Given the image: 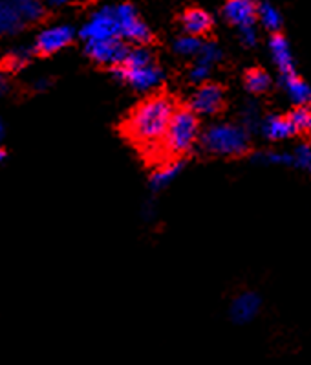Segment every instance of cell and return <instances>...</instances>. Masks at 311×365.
Returning a JSON list of instances; mask_svg holds the SVG:
<instances>
[{"instance_id":"9c48e42d","label":"cell","mask_w":311,"mask_h":365,"mask_svg":"<svg viewBox=\"0 0 311 365\" xmlns=\"http://www.w3.org/2000/svg\"><path fill=\"white\" fill-rule=\"evenodd\" d=\"M73 37H75V34H73V28L70 26L48 28V30L38 34L33 50L38 56H53L59 50L68 46L73 41Z\"/></svg>"},{"instance_id":"7402d4cb","label":"cell","mask_w":311,"mask_h":365,"mask_svg":"<svg viewBox=\"0 0 311 365\" xmlns=\"http://www.w3.org/2000/svg\"><path fill=\"white\" fill-rule=\"evenodd\" d=\"M35 53V50H28V48H21V50H13L9 56H6V59L2 61V68L6 70H19L24 65H28V61L31 59V56Z\"/></svg>"},{"instance_id":"83f0119b","label":"cell","mask_w":311,"mask_h":365,"mask_svg":"<svg viewBox=\"0 0 311 365\" xmlns=\"http://www.w3.org/2000/svg\"><path fill=\"white\" fill-rule=\"evenodd\" d=\"M211 68H213V66H207V65H201V63H196V65L191 68V72H189V78H191L192 83L207 81V78H209V73H211Z\"/></svg>"},{"instance_id":"4dcf8cb0","label":"cell","mask_w":311,"mask_h":365,"mask_svg":"<svg viewBox=\"0 0 311 365\" xmlns=\"http://www.w3.org/2000/svg\"><path fill=\"white\" fill-rule=\"evenodd\" d=\"M6 160V150L4 149H0V165H2V162Z\"/></svg>"},{"instance_id":"44dd1931","label":"cell","mask_w":311,"mask_h":365,"mask_svg":"<svg viewBox=\"0 0 311 365\" xmlns=\"http://www.w3.org/2000/svg\"><path fill=\"white\" fill-rule=\"evenodd\" d=\"M201 44L204 43L200 41V37H194V35L179 37L174 43V52L184 57H196L198 52L201 50Z\"/></svg>"},{"instance_id":"1f68e13d","label":"cell","mask_w":311,"mask_h":365,"mask_svg":"<svg viewBox=\"0 0 311 365\" xmlns=\"http://www.w3.org/2000/svg\"><path fill=\"white\" fill-rule=\"evenodd\" d=\"M51 4H64V2H68V0H48Z\"/></svg>"},{"instance_id":"8992f818","label":"cell","mask_w":311,"mask_h":365,"mask_svg":"<svg viewBox=\"0 0 311 365\" xmlns=\"http://www.w3.org/2000/svg\"><path fill=\"white\" fill-rule=\"evenodd\" d=\"M128 52V46L121 41V37H110V39L90 41L86 43V56L97 65L115 66L123 63L125 56Z\"/></svg>"},{"instance_id":"4fadbf2b","label":"cell","mask_w":311,"mask_h":365,"mask_svg":"<svg viewBox=\"0 0 311 365\" xmlns=\"http://www.w3.org/2000/svg\"><path fill=\"white\" fill-rule=\"evenodd\" d=\"M213 17L200 8H191L181 15V26L189 35H194V37L209 34L213 30Z\"/></svg>"},{"instance_id":"3957f363","label":"cell","mask_w":311,"mask_h":365,"mask_svg":"<svg viewBox=\"0 0 311 365\" xmlns=\"http://www.w3.org/2000/svg\"><path fill=\"white\" fill-rule=\"evenodd\" d=\"M201 147L218 156H242L249 149V133L235 123H216L201 134Z\"/></svg>"},{"instance_id":"d6a6232c","label":"cell","mask_w":311,"mask_h":365,"mask_svg":"<svg viewBox=\"0 0 311 365\" xmlns=\"http://www.w3.org/2000/svg\"><path fill=\"white\" fill-rule=\"evenodd\" d=\"M4 136V123H2V121H0V138Z\"/></svg>"},{"instance_id":"277c9868","label":"cell","mask_w":311,"mask_h":365,"mask_svg":"<svg viewBox=\"0 0 311 365\" xmlns=\"http://www.w3.org/2000/svg\"><path fill=\"white\" fill-rule=\"evenodd\" d=\"M112 76L117 81L132 86L134 91L147 92L152 91L163 81V70L156 65V61L149 65L130 66V65H115L112 66Z\"/></svg>"},{"instance_id":"7a4b0ae2","label":"cell","mask_w":311,"mask_h":365,"mask_svg":"<svg viewBox=\"0 0 311 365\" xmlns=\"http://www.w3.org/2000/svg\"><path fill=\"white\" fill-rule=\"evenodd\" d=\"M198 134H200V120L196 112L191 110V107L176 108L159 149V163L172 162L189 155L194 143L198 142Z\"/></svg>"},{"instance_id":"603a6c76","label":"cell","mask_w":311,"mask_h":365,"mask_svg":"<svg viewBox=\"0 0 311 365\" xmlns=\"http://www.w3.org/2000/svg\"><path fill=\"white\" fill-rule=\"evenodd\" d=\"M293 165L304 171H311V143H299L291 153Z\"/></svg>"},{"instance_id":"30bf717a","label":"cell","mask_w":311,"mask_h":365,"mask_svg":"<svg viewBox=\"0 0 311 365\" xmlns=\"http://www.w3.org/2000/svg\"><path fill=\"white\" fill-rule=\"evenodd\" d=\"M256 8L258 4L255 0H227L223 6V15L236 28L251 26L256 22Z\"/></svg>"},{"instance_id":"f1b7e54d","label":"cell","mask_w":311,"mask_h":365,"mask_svg":"<svg viewBox=\"0 0 311 365\" xmlns=\"http://www.w3.org/2000/svg\"><path fill=\"white\" fill-rule=\"evenodd\" d=\"M238 31H240V39H242V43L246 44V46H255L256 41H258V37H256L255 24H251V26L238 28Z\"/></svg>"},{"instance_id":"ffe728a7","label":"cell","mask_w":311,"mask_h":365,"mask_svg":"<svg viewBox=\"0 0 311 365\" xmlns=\"http://www.w3.org/2000/svg\"><path fill=\"white\" fill-rule=\"evenodd\" d=\"M243 83H246V88L251 94H264V92L269 91V86H271V78H269V73L265 70L253 68L246 73Z\"/></svg>"},{"instance_id":"2e32d148","label":"cell","mask_w":311,"mask_h":365,"mask_svg":"<svg viewBox=\"0 0 311 365\" xmlns=\"http://www.w3.org/2000/svg\"><path fill=\"white\" fill-rule=\"evenodd\" d=\"M181 168H184V162H181V160H172V162L159 163V168L154 171L152 178H150V187H152L154 191L167 187V185L171 184L176 176L179 175Z\"/></svg>"},{"instance_id":"cb8c5ba5","label":"cell","mask_w":311,"mask_h":365,"mask_svg":"<svg viewBox=\"0 0 311 365\" xmlns=\"http://www.w3.org/2000/svg\"><path fill=\"white\" fill-rule=\"evenodd\" d=\"M291 125L295 127L297 133H302V130H310L311 127V110L307 107H297L295 110H291L290 116Z\"/></svg>"},{"instance_id":"4316f807","label":"cell","mask_w":311,"mask_h":365,"mask_svg":"<svg viewBox=\"0 0 311 365\" xmlns=\"http://www.w3.org/2000/svg\"><path fill=\"white\" fill-rule=\"evenodd\" d=\"M242 118H243V125H246V127H243V129L248 130H258L260 129V116H258V108L255 107V105H248V107L243 108V114H242Z\"/></svg>"},{"instance_id":"52a82bcc","label":"cell","mask_w":311,"mask_h":365,"mask_svg":"<svg viewBox=\"0 0 311 365\" xmlns=\"http://www.w3.org/2000/svg\"><path fill=\"white\" fill-rule=\"evenodd\" d=\"M81 37L90 43V41L110 39V37H120V28H117V19H115L114 8H102L97 14L92 15L88 22L81 30Z\"/></svg>"},{"instance_id":"ba28073f","label":"cell","mask_w":311,"mask_h":365,"mask_svg":"<svg viewBox=\"0 0 311 365\" xmlns=\"http://www.w3.org/2000/svg\"><path fill=\"white\" fill-rule=\"evenodd\" d=\"M226 105L223 88L216 83H204L191 99V110L201 116H214Z\"/></svg>"},{"instance_id":"5bb4252c","label":"cell","mask_w":311,"mask_h":365,"mask_svg":"<svg viewBox=\"0 0 311 365\" xmlns=\"http://www.w3.org/2000/svg\"><path fill=\"white\" fill-rule=\"evenodd\" d=\"M282 86L297 107H307L311 103V86L295 72L282 76Z\"/></svg>"},{"instance_id":"7c38bea8","label":"cell","mask_w":311,"mask_h":365,"mask_svg":"<svg viewBox=\"0 0 311 365\" xmlns=\"http://www.w3.org/2000/svg\"><path fill=\"white\" fill-rule=\"evenodd\" d=\"M269 50H271V56H273L275 65L278 66L280 73H293L295 72V61L293 53H291V48L288 39L282 34L275 31L269 39Z\"/></svg>"},{"instance_id":"e0dca14e","label":"cell","mask_w":311,"mask_h":365,"mask_svg":"<svg viewBox=\"0 0 311 365\" xmlns=\"http://www.w3.org/2000/svg\"><path fill=\"white\" fill-rule=\"evenodd\" d=\"M24 28V21L19 17L9 0H0V35H15Z\"/></svg>"},{"instance_id":"d4e9b609","label":"cell","mask_w":311,"mask_h":365,"mask_svg":"<svg viewBox=\"0 0 311 365\" xmlns=\"http://www.w3.org/2000/svg\"><path fill=\"white\" fill-rule=\"evenodd\" d=\"M220 59H222V52H220V48H218L216 44L214 43L201 44V50L198 52V56H196V63L213 66L214 63H218Z\"/></svg>"},{"instance_id":"6da1fadb","label":"cell","mask_w":311,"mask_h":365,"mask_svg":"<svg viewBox=\"0 0 311 365\" xmlns=\"http://www.w3.org/2000/svg\"><path fill=\"white\" fill-rule=\"evenodd\" d=\"M174 110L176 103L171 96H150L125 118L121 134L150 162H159V149Z\"/></svg>"},{"instance_id":"5b68a950","label":"cell","mask_w":311,"mask_h":365,"mask_svg":"<svg viewBox=\"0 0 311 365\" xmlns=\"http://www.w3.org/2000/svg\"><path fill=\"white\" fill-rule=\"evenodd\" d=\"M114 9L115 19H117V28H120V37L132 41L136 44H149L152 41V34H150L145 22L141 21L134 6L121 4Z\"/></svg>"},{"instance_id":"9a60e30c","label":"cell","mask_w":311,"mask_h":365,"mask_svg":"<svg viewBox=\"0 0 311 365\" xmlns=\"http://www.w3.org/2000/svg\"><path fill=\"white\" fill-rule=\"evenodd\" d=\"M260 130L268 140L271 142H280V140H288L293 134H297L295 127L291 125L290 118L288 116H268L265 120H262Z\"/></svg>"},{"instance_id":"f546056e","label":"cell","mask_w":311,"mask_h":365,"mask_svg":"<svg viewBox=\"0 0 311 365\" xmlns=\"http://www.w3.org/2000/svg\"><path fill=\"white\" fill-rule=\"evenodd\" d=\"M6 92V83H4V79L0 78V94H4Z\"/></svg>"},{"instance_id":"ac0fdd59","label":"cell","mask_w":311,"mask_h":365,"mask_svg":"<svg viewBox=\"0 0 311 365\" xmlns=\"http://www.w3.org/2000/svg\"><path fill=\"white\" fill-rule=\"evenodd\" d=\"M9 2L24 22H38L46 15V9L41 0H9Z\"/></svg>"},{"instance_id":"d6986e66","label":"cell","mask_w":311,"mask_h":365,"mask_svg":"<svg viewBox=\"0 0 311 365\" xmlns=\"http://www.w3.org/2000/svg\"><path fill=\"white\" fill-rule=\"evenodd\" d=\"M256 19L262 22V26L269 31H278L282 28V15L273 4H269V2H262L256 8Z\"/></svg>"},{"instance_id":"836d02e7","label":"cell","mask_w":311,"mask_h":365,"mask_svg":"<svg viewBox=\"0 0 311 365\" xmlns=\"http://www.w3.org/2000/svg\"><path fill=\"white\" fill-rule=\"evenodd\" d=\"M310 130H311V127H310Z\"/></svg>"},{"instance_id":"8fae6325","label":"cell","mask_w":311,"mask_h":365,"mask_svg":"<svg viewBox=\"0 0 311 365\" xmlns=\"http://www.w3.org/2000/svg\"><path fill=\"white\" fill-rule=\"evenodd\" d=\"M262 301L260 297L253 292H243L235 297L231 305V318L235 323H249L256 318V314L260 310Z\"/></svg>"},{"instance_id":"484cf974","label":"cell","mask_w":311,"mask_h":365,"mask_svg":"<svg viewBox=\"0 0 311 365\" xmlns=\"http://www.w3.org/2000/svg\"><path fill=\"white\" fill-rule=\"evenodd\" d=\"M256 162L269 163V165H293V160H291L290 153H273V150H268V153H258L255 156Z\"/></svg>"}]
</instances>
